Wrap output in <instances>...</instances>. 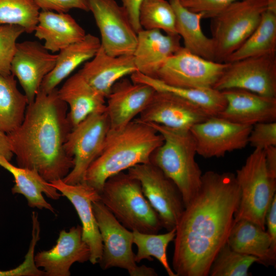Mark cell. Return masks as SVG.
<instances>
[{
	"label": "cell",
	"mask_w": 276,
	"mask_h": 276,
	"mask_svg": "<svg viewBox=\"0 0 276 276\" xmlns=\"http://www.w3.org/2000/svg\"><path fill=\"white\" fill-rule=\"evenodd\" d=\"M209 117L193 103L171 93L155 90L149 103L136 119L145 123L190 130Z\"/></svg>",
	"instance_id": "9a60e30c"
},
{
	"label": "cell",
	"mask_w": 276,
	"mask_h": 276,
	"mask_svg": "<svg viewBox=\"0 0 276 276\" xmlns=\"http://www.w3.org/2000/svg\"><path fill=\"white\" fill-rule=\"evenodd\" d=\"M25 32L24 28L15 25H0V73L11 74V64L17 38Z\"/></svg>",
	"instance_id": "d590c367"
},
{
	"label": "cell",
	"mask_w": 276,
	"mask_h": 276,
	"mask_svg": "<svg viewBox=\"0 0 276 276\" xmlns=\"http://www.w3.org/2000/svg\"><path fill=\"white\" fill-rule=\"evenodd\" d=\"M100 33L101 46L109 55H132L137 33L128 15L116 0H87Z\"/></svg>",
	"instance_id": "7c38bea8"
},
{
	"label": "cell",
	"mask_w": 276,
	"mask_h": 276,
	"mask_svg": "<svg viewBox=\"0 0 276 276\" xmlns=\"http://www.w3.org/2000/svg\"><path fill=\"white\" fill-rule=\"evenodd\" d=\"M143 29L159 30L168 34H177L173 8L166 0H144L139 11Z\"/></svg>",
	"instance_id": "d6a6232c"
},
{
	"label": "cell",
	"mask_w": 276,
	"mask_h": 276,
	"mask_svg": "<svg viewBox=\"0 0 276 276\" xmlns=\"http://www.w3.org/2000/svg\"><path fill=\"white\" fill-rule=\"evenodd\" d=\"M74 206L81 222L82 239L90 251L89 262L98 263L102 255V241L92 208V202L99 200V194L86 182L67 184L62 179L49 182Z\"/></svg>",
	"instance_id": "d6986e66"
},
{
	"label": "cell",
	"mask_w": 276,
	"mask_h": 276,
	"mask_svg": "<svg viewBox=\"0 0 276 276\" xmlns=\"http://www.w3.org/2000/svg\"><path fill=\"white\" fill-rule=\"evenodd\" d=\"M41 10L67 13L73 9L89 11L87 0H33Z\"/></svg>",
	"instance_id": "f35d334b"
},
{
	"label": "cell",
	"mask_w": 276,
	"mask_h": 276,
	"mask_svg": "<svg viewBox=\"0 0 276 276\" xmlns=\"http://www.w3.org/2000/svg\"><path fill=\"white\" fill-rule=\"evenodd\" d=\"M0 166L14 177V185L11 189L13 194L22 195L31 208L45 209L54 213V208L45 200L43 194L54 200L59 199L62 194L36 170L15 166L2 156H0Z\"/></svg>",
	"instance_id": "4316f807"
},
{
	"label": "cell",
	"mask_w": 276,
	"mask_h": 276,
	"mask_svg": "<svg viewBox=\"0 0 276 276\" xmlns=\"http://www.w3.org/2000/svg\"><path fill=\"white\" fill-rule=\"evenodd\" d=\"M226 243L234 250L258 259L265 266H275L276 250L266 229L246 219L234 222Z\"/></svg>",
	"instance_id": "d4e9b609"
},
{
	"label": "cell",
	"mask_w": 276,
	"mask_h": 276,
	"mask_svg": "<svg viewBox=\"0 0 276 276\" xmlns=\"http://www.w3.org/2000/svg\"><path fill=\"white\" fill-rule=\"evenodd\" d=\"M228 64L213 88L247 90L276 98V54L244 58Z\"/></svg>",
	"instance_id": "4fadbf2b"
},
{
	"label": "cell",
	"mask_w": 276,
	"mask_h": 276,
	"mask_svg": "<svg viewBox=\"0 0 276 276\" xmlns=\"http://www.w3.org/2000/svg\"><path fill=\"white\" fill-rule=\"evenodd\" d=\"M68 110L57 88L48 94L38 91L21 124L7 133L17 166L36 170L48 182L68 174L74 165L64 150L72 129Z\"/></svg>",
	"instance_id": "7a4b0ae2"
},
{
	"label": "cell",
	"mask_w": 276,
	"mask_h": 276,
	"mask_svg": "<svg viewBox=\"0 0 276 276\" xmlns=\"http://www.w3.org/2000/svg\"><path fill=\"white\" fill-rule=\"evenodd\" d=\"M59 98L68 106L67 118L73 128L88 116L106 111V98L93 88L79 72L60 89Z\"/></svg>",
	"instance_id": "603a6c76"
},
{
	"label": "cell",
	"mask_w": 276,
	"mask_h": 276,
	"mask_svg": "<svg viewBox=\"0 0 276 276\" xmlns=\"http://www.w3.org/2000/svg\"><path fill=\"white\" fill-rule=\"evenodd\" d=\"M248 143L254 149L264 150L276 146V121L259 123L252 126Z\"/></svg>",
	"instance_id": "8d00e7d4"
},
{
	"label": "cell",
	"mask_w": 276,
	"mask_h": 276,
	"mask_svg": "<svg viewBox=\"0 0 276 276\" xmlns=\"http://www.w3.org/2000/svg\"><path fill=\"white\" fill-rule=\"evenodd\" d=\"M232 172L206 171L199 189L185 206L176 227L172 259L177 276H207L226 243L240 199Z\"/></svg>",
	"instance_id": "6da1fadb"
},
{
	"label": "cell",
	"mask_w": 276,
	"mask_h": 276,
	"mask_svg": "<svg viewBox=\"0 0 276 276\" xmlns=\"http://www.w3.org/2000/svg\"><path fill=\"white\" fill-rule=\"evenodd\" d=\"M100 200L126 228L157 233L163 228L159 216L145 197L140 181L124 171L109 177Z\"/></svg>",
	"instance_id": "5b68a950"
},
{
	"label": "cell",
	"mask_w": 276,
	"mask_h": 276,
	"mask_svg": "<svg viewBox=\"0 0 276 276\" xmlns=\"http://www.w3.org/2000/svg\"><path fill=\"white\" fill-rule=\"evenodd\" d=\"M11 74L0 73V130L8 133L22 123L27 99L17 87V81Z\"/></svg>",
	"instance_id": "4dcf8cb0"
},
{
	"label": "cell",
	"mask_w": 276,
	"mask_h": 276,
	"mask_svg": "<svg viewBox=\"0 0 276 276\" xmlns=\"http://www.w3.org/2000/svg\"><path fill=\"white\" fill-rule=\"evenodd\" d=\"M180 37L159 30L142 29L137 33L133 57L137 72L154 78L165 61L179 50Z\"/></svg>",
	"instance_id": "44dd1931"
},
{
	"label": "cell",
	"mask_w": 276,
	"mask_h": 276,
	"mask_svg": "<svg viewBox=\"0 0 276 276\" xmlns=\"http://www.w3.org/2000/svg\"><path fill=\"white\" fill-rule=\"evenodd\" d=\"M130 78L133 82L148 84L155 90L167 91L181 97L199 106L210 117L218 116L226 105L222 91L214 88H189L173 86L139 72L131 75Z\"/></svg>",
	"instance_id": "f546056e"
},
{
	"label": "cell",
	"mask_w": 276,
	"mask_h": 276,
	"mask_svg": "<svg viewBox=\"0 0 276 276\" xmlns=\"http://www.w3.org/2000/svg\"><path fill=\"white\" fill-rule=\"evenodd\" d=\"M102 241V255L99 262L103 270L119 267L130 276H156L151 267L137 266L132 249V232L123 226L99 200L92 202Z\"/></svg>",
	"instance_id": "ba28073f"
},
{
	"label": "cell",
	"mask_w": 276,
	"mask_h": 276,
	"mask_svg": "<svg viewBox=\"0 0 276 276\" xmlns=\"http://www.w3.org/2000/svg\"><path fill=\"white\" fill-rule=\"evenodd\" d=\"M251 128L212 116L195 125L190 131L195 142L197 154L209 158L222 157L227 152L245 148Z\"/></svg>",
	"instance_id": "5bb4252c"
},
{
	"label": "cell",
	"mask_w": 276,
	"mask_h": 276,
	"mask_svg": "<svg viewBox=\"0 0 276 276\" xmlns=\"http://www.w3.org/2000/svg\"><path fill=\"white\" fill-rule=\"evenodd\" d=\"M239 0H180L188 10L201 13L203 18H212Z\"/></svg>",
	"instance_id": "74e56055"
},
{
	"label": "cell",
	"mask_w": 276,
	"mask_h": 276,
	"mask_svg": "<svg viewBox=\"0 0 276 276\" xmlns=\"http://www.w3.org/2000/svg\"><path fill=\"white\" fill-rule=\"evenodd\" d=\"M40 9L33 0H0V25H15L34 31Z\"/></svg>",
	"instance_id": "e575fe53"
},
{
	"label": "cell",
	"mask_w": 276,
	"mask_h": 276,
	"mask_svg": "<svg viewBox=\"0 0 276 276\" xmlns=\"http://www.w3.org/2000/svg\"><path fill=\"white\" fill-rule=\"evenodd\" d=\"M137 72L133 55L113 56L101 46L96 55L79 71L85 80L106 98L113 84Z\"/></svg>",
	"instance_id": "7402d4cb"
},
{
	"label": "cell",
	"mask_w": 276,
	"mask_h": 276,
	"mask_svg": "<svg viewBox=\"0 0 276 276\" xmlns=\"http://www.w3.org/2000/svg\"><path fill=\"white\" fill-rule=\"evenodd\" d=\"M133 243L137 247V252L134 255L136 263L147 259L153 261L154 257L162 265L169 276H177L171 268L167 255V249L169 244L174 239L176 228L165 234L145 233L132 231Z\"/></svg>",
	"instance_id": "1f68e13d"
},
{
	"label": "cell",
	"mask_w": 276,
	"mask_h": 276,
	"mask_svg": "<svg viewBox=\"0 0 276 276\" xmlns=\"http://www.w3.org/2000/svg\"><path fill=\"white\" fill-rule=\"evenodd\" d=\"M110 129L106 111L88 116L72 128L64 150L74 158V165L62 179L63 182L70 185L85 182L87 170L101 152Z\"/></svg>",
	"instance_id": "9c48e42d"
},
{
	"label": "cell",
	"mask_w": 276,
	"mask_h": 276,
	"mask_svg": "<svg viewBox=\"0 0 276 276\" xmlns=\"http://www.w3.org/2000/svg\"><path fill=\"white\" fill-rule=\"evenodd\" d=\"M155 91L148 84L133 82L126 77L116 82L106 98L110 129L121 128L136 118Z\"/></svg>",
	"instance_id": "ac0fdd59"
},
{
	"label": "cell",
	"mask_w": 276,
	"mask_h": 276,
	"mask_svg": "<svg viewBox=\"0 0 276 276\" xmlns=\"http://www.w3.org/2000/svg\"><path fill=\"white\" fill-rule=\"evenodd\" d=\"M57 58V55L51 54L37 41L17 42L11 72L18 79L28 104L35 100L43 80L55 66Z\"/></svg>",
	"instance_id": "2e32d148"
},
{
	"label": "cell",
	"mask_w": 276,
	"mask_h": 276,
	"mask_svg": "<svg viewBox=\"0 0 276 276\" xmlns=\"http://www.w3.org/2000/svg\"><path fill=\"white\" fill-rule=\"evenodd\" d=\"M273 54H276V0H267V9L256 29L225 62Z\"/></svg>",
	"instance_id": "f1b7e54d"
},
{
	"label": "cell",
	"mask_w": 276,
	"mask_h": 276,
	"mask_svg": "<svg viewBox=\"0 0 276 276\" xmlns=\"http://www.w3.org/2000/svg\"><path fill=\"white\" fill-rule=\"evenodd\" d=\"M127 173L140 181L143 194L157 213L163 227L167 231L175 228L185 206L173 181L150 163L135 165Z\"/></svg>",
	"instance_id": "30bf717a"
},
{
	"label": "cell",
	"mask_w": 276,
	"mask_h": 276,
	"mask_svg": "<svg viewBox=\"0 0 276 276\" xmlns=\"http://www.w3.org/2000/svg\"><path fill=\"white\" fill-rule=\"evenodd\" d=\"M265 225L267 229L266 232L271 239L272 248L276 250V195L267 211Z\"/></svg>",
	"instance_id": "60d3db41"
},
{
	"label": "cell",
	"mask_w": 276,
	"mask_h": 276,
	"mask_svg": "<svg viewBox=\"0 0 276 276\" xmlns=\"http://www.w3.org/2000/svg\"><path fill=\"white\" fill-rule=\"evenodd\" d=\"M13 155L7 133L0 130V156L10 161Z\"/></svg>",
	"instance_id": "ee69618b"
},
{
	"label": "cell",
	"mask_w": 276,
	"mask_h": 276,
	"mask_svg": "<svg viewBox=\"0 0 276 276\" xmlns=\"http://www.w3.org/2000/svg\"><path fill=\"white\" fill-rule=\"evenodd\" d=\"M221 91L226 105L218 116L250 126L259 123L276 121V98L239 88Z\"/></svg>",
	"instance_id": "ffe728a7"
},
{
	"label": "cell",
	"mask_w": 276,
	"mask_h": 276,
	"mask_svg": "<svg viewBox=\"0 0 276 276\" xmlns=\"http://www.w3.org/2000/svg\"><path fill=\"white\" fill-rule=\"evenodd\" d=\"M267 0H239L211 18L215 61L225 62L259 25Z\"/></svg>",
	"instance_id": "52a82bcc"
},
{
	"label": "cell",
	"mask_w": 276,
	"mask_h": 276,
	"mask_svg": "<svg viewBox=\"0 0 276 276\" xmlns=\"http://www.w3.org/2000/svg\"><path fill=\"white\" fill-rule=\"evenodd\" d=\"M101 47L100 39L90 34L59 51L54 68L45 77L39 91L49 93L82 63L90 60Z\"/></svg>",
	"instance_id": "484cf974"
},
{
	"label": "cell",
	"mask_w": 276,
	"mask_h": 276,
	"mask_svg": "<svg viewBox=\"0 0 276 276\" xmlns=\"http://www.w3.org/2000/svg\"><path fill=\"white\" fill-rule=\"evenodd\" d=\"M163 143L159 133L136 118L121 128L110 129L101 152L87 170L85 182L99 194L109 177L149 163L152 153Z\"/></svg>",
	"instance_id": "3957f363"
},
{
	"label": "cell",
	"mask_w": 276,
	"mask_h": 276,
	"mask_svg": "<svg viewBox=\"0 0 276 276\" xmlns=\"http://www.w3.org/2000/svg\"><path fill=\"white\" fill-rule=\"evenodd\" d=\"M169 2L175 14L176 33L182 39L183 47L196 55L215 61L213 41L201 28L203 15L188 10L180 0H169Z\"/></svg>",
	"instance_id": "83f0119b"
},
{
	"label": "cell",
	"mask_w": 276,
	"mask_h": 276,
	"mask_svg": "<svg viewBox=\"0 0 276 276\" xmlns=\"http://www.w3.org/2000/svg\"><path fill=\"white\" fill-rule=\"evenodd\" d=\"M144 0H121L122 6L126 10L130 21L137 33L143 29L139 21V11Z\"/></svg>",
	"instance_id": "ab89813d"
},
{
	"label": "cell",
	"mask_w": 276,
	"mask_h": 276,
	"mask_svg": "<svg viewBox=\"0 0 276 276\" xmlns=\"http://www.w3.org/2000/svg\"><path fill=\"white\" fill-rule=\"evenodd\" d=\"M228 64L206 59L182 47L165 61L153 78L175 87L213 88Z\"/></svg>",
	"instance_id": "8fae6325"
},
{
	"label": "cell",
	"mask_w": 276,
	"mask_h": 276,
	"mask_svg": "<svg viewBox=\"0 0 276 276\" xmlns=\"http://www.w3.org/2000/svg\"><path fill=\"white\" fill-rule=\"evenodd\" d=\"M264 151L268 173L272 178L276 179V146L268 147Z\"/></svg>",
	"instance_id": "7bdbcfd3"
},
{
	"label": "cell",
	"mask_w": 276,
	"mask_h": 276,
	"mask_svg": "<svg viewBox=\"0 0 276 276\" xmlns=\"http://www.w3.org/2000/svg\"><path fill=\"white\" fill-rule=\"evenodd\" d=\"M35 36L44 40V47L52 53L83 39L84 30L70 15L51 11L39 12Z\"/></svg>",
	"instance_id": "cb8c5ba5"
},
{
	"label": "cell",
	"mask_w": 276,
	"mask_h": 276,
	"mask_svg": "<svg viewBox=\"0 0 276 276\" xmlns=\"http://www.w3.org/2000/svg\"><path fill=\"white\" fill-rule=\"evenodd\" d=\"M258 259L232 249L226 243L218 251L211 266V276H249L251 266Z\"/></svg>",
	"instance_id": "836d02e7"
},
{
	"label": "cell",
	"mask_w": 276,
	"mask_h": 276,
	"mask_svg": "<svg viewBox=\"0 0 276 276\" xmlns=\"http://www.w3.org/2000/svg\"><path fill=\"white\" fill-rule=\"evenodd\" d=\"M235 174L240 194L234 221L248 220L265 229L266 216L276 195V179L268 173L264 150L254 149Z\"/></svg>",
	"instance_id": "8992f818"
},
{
	"label": "cell",
	"mask_w": 276,
	"mask_h": 276,
	"mask_svg": "<svg viewBox=\"0 0 276 276\" xmlns=\"http://www.w3.org/2000/svg\"><path fill=\"white\" fill-rule=\"evenodd\" d=\"M33 272L31 262L25 259L21 264L10 270H1L0 276H31Z\"/></svg>",
	"instance_id": "b9f144b4"
},
{
	"label": "cell",
	"mask_w": 276,
	"mask_h": 276,
	"mask_svg": "<svg viewBox=\"0 0 276 276\" xmlns=\"http://www.w3.org/2000/svg\"><path fill=\"white\" fill-rule=\"evenodd\" d=\"M90 251L82 239V226L72 227L68 232L61 230L56 244L48 250L38 252L34 261L42 268L46 276H69L70 268L76 262L89 261Z\"/></svg>",
	"instance_id": "e0dca14e"
},
{
	"label": "cell",
	"mask_w": 276,
	"mask_h": 276,
	"mask_svg": "<svg viewBox=\"0 0 276 276\" xmlns=\"http://www.w3.org/2000/svg\"><path fill=\"white\" fill-rule=\"evenodd\" d=\"M147 124L164 138L163 144L151 154L150 163L173 181L181 194L186 206L197 194L202 175L195 160L197 151L194 137L190 130Z\"/></svg>",
	"instance_id": "277c9868"
}]
</instances>
